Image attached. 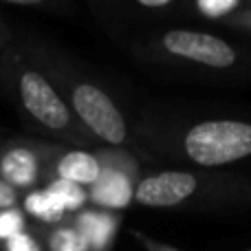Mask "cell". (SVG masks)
<instances>
[{"label":"cell","instance_id":"6da1fadb","mask_svg":"<svg viewBox=\"0 0 251 251\" xmlns=\"http://www.w3.org/2000/svg\"><path fill=\"white\" fill-rule=\"evenodd\" d=\"M132 152L172 168L229 170L251 161V117L148 110L132 124Z\"/></svg>","mask_w":251,"mask_h":251},{"label":"cell","instance_id":"7a4b0ae2","mask_svg":"<svg viewBox=\"0 0 251 251\" xmlns=\"http://www.w3.org/2000/svg\"><path fill=\"white\" fill-rule=\"evenodd\" d=\"M134 203L163 212H229L251 207V170L163 168L141 174Z\"/></svg>","mask_w":251,"mask_h":251},{"label":"cell","instance_id":"ac0fdd59","mask_svg":"<svg viewBox=\"0 0 251 251\" xmlns=\"http://www.w3.org/2000/svg\"><path fill=\"white\" fill-rule=\"evenodd\" d=\"M221 26L225 29H231V31H238V33H245V35H251V0L247 2V7L240 9L238 13L225 20Z\"/></svg>","mask_w":251,"mask_h":251},{"label":"cell","instance_id":"277c9868","mask_svg":"<svg viewBox=\"0 0 251 251\" xmlns=\"http://www.w3.org/2000/svg\"><path fill=\"white\" fill-rule=\"evenodd\" d=\"M0 82L16 108L35 128L57 139L60 146L86 150L88 146H95L93 137L75 119L51 77L35 64L18 40L0 53Z\"/></svg>","mask_w":251,"mask_h":251},{"label":"cell","instance_id":"ba28073f","mask_svg":"<svg viewBox=\"0 0 251 251\" xmlns=\"http://www.w3.org/2000/svg\"><path fill=\"white\" fill-rule=\"evenodd\" d=\"M100 159H97L95 150L60 146L49 165L47 181L60 178V181L75 183V185H82L88 190L100 178Z\"/></svg>","mask_w":251,"mask_h":251},{"label":"cell","instance_id":"3957f363","mask_svg":"<svg viewBox=\"0 0 251 251\" xmlns=\"http://www.w3.org/2000/svg\"><path fill=\"white\" fill-rule=\"evenodd\" d=\"M35 64L51 77L82 128L104 148H132V124L113 93L93 75L82 71L71 57L47 42H20Z\"/></svg>","mask_w":251,"mask_h":251},{"label":"cell","instance_id":"5bb4252c","mask_svg":"<svg viewBox=\"0 0 251 251\" xmlns=\"http://www.w3.org/2000/svg\"><path fill=\"white\" fill-rule=\"evenodd\" d=\"M29 218L22 212L20 205L16 207L0 209V245H4L7 240H11L13 236L22 234L25 229H29Z\"/></svg>","mask_w":251,"mask_h":251},{"label":"cell","instance_id":"9a60e30c","mask_svg":"<svg viewBox=\"0 0 251 251\" xmlns=\"http://www.w3.org/2000/svg\"><path fill=\"white\" fill-rule=\"evenodd\" d=\"M0 9L13 11H38V13H66L71 9L64 0H0Z\"/></svg>","mask_w":251,"mask_h":251},{"label":"cell","instance_id":"8fae6325","mask_svg":"<svg viewBox=\"0 0 251 251\" xmlns=\"http://www.w3.org/2000/svg\"><path fill=\"white\" fill-rule=\"evenodd\" d=\"M33 229L38 231L44 251H86V240L73 225L71 216L51 227L33 225Z\"/></svg>","mask_w":251,"mask_h":251},{"label":"cell","instance_id":"e0dca14e","mask_svg":"<svg viewBox=\"0 0 251 251\" xmlns=\"http://www.w3.org/2000/svg\"><path fill=\"white\" fill-rule=\"evenodd\" d=\"M130 236L137 240V245L143 251H183V249L174 247V245H170V243H163V240L152 238V236H148L146 231H141V229H132L130 231Z\"/></svg>","mask_w":251,"mask_h":251},{"label":"cell","instance_id":"2e32d148","mask_svg":"<svg viewBox=\"0 0 251 251\" xmlns=\"http://www.w3.org/2000/svg\"><path fill=\"white\" fill-rule=\"evenodd\" d=\"M0 251H44V247H42V240H40L38 231L31 225L29 229H25L22 234L13 236L11 240L0 245Z\"/></svg>","mask_w":251,"mask_h":251},{"label":"cell","instance_id":"d6986e66","mask_svg":"<svg viewBox=\"0 0 251 251\" xmlns=\"http://www.w3.org/2000/svg\"><path fill=\"white\" fill-rule=\"evenodd\" d=\"M20 199H22V194H18V192L11 190L7 183L0 181V209L16 207V205H20Z\"/></svg>","mask_w":251,"mask_h":251},{"label":"cell","instance_id":"52a82bcc","mask_svg":"<svg viewBox=\"0 0 251 251\" xmlns=\"http://www.w3.org/2000/svg\"><path fill=\"white\" fill-rule=\"evenodd\" d=\"M60 143L42 139L13 137L0 139V181L18 194L42 187L49 176V165Z\"/></svg>","mask_w":251,"mask_h":251},{"label":"cell","instance_id":"7c38bea8","mask_svg":"<svg viewBox=\"0 0 251 251\" xmlns=\"http://www.w3.org/2000/svg\"><path fill=\"white\" fill-rule=\"evenodd\" d=\"M44 190L53 196L60 209L66 216H73L79 209L88 207V190L82 185H75L69 181H60V178H53V181L44 183Z\"/></svg>","mask_w":251,"mask_h":251},{"label":"cell","instance_id":"8992f818","mask_svg":"<svg viewBox=\"0 0 251 251\" xmlns=\"http://www.w3.org/2000/svg\"><path fill=\"white\" fill-rule=\"evenodd\" d=\"M100 178L88 187V205L106 212H119L134 203V190L141 178V161L128 148H95Z\"/></svg>","mask_w":251,"mask_h":251},{"label":"cell","instance_id":"9c48e42d","mask_svg":"<svg viewBox=\"0 0 251 251\" xmlns=\"http://www.w3.org/2000/svg\"><path fill=\"white\" fill-rule=\"evenodd\" d=\"M73 225L86 240V251H113L117 243V234L122 229L124 214L106 212L97 207H84L71 216Z\"/></svg>","mask_w":251,"mask_h":251},{"label":"cell","instance_id":"ffe728a7","mask_svg":"<svg viewBox=\"0 0 251 251\" xmlns=\"http://www.w3.org/2000/svg\"><path fill=\"white\" fill-rule=\"evenodd\" d=\"M13 42H16V33H13L9 20L2 16V13H0V53H2L4 49L11 47Z\"/></svg>","mask_w":251,"mask_h":251},{"label":"cell","instance_id":"30bf717a","mask_svg":"<svg viewBox=\"0 0 251 251\" xmlns=\"http://www.w3.org/2000/svg\"><path fill=\"white\" fill-rule=\"evenodd\" d=\"M20 207H22V212L26 214V218H31L38 227H51V225H57V223L69 218L60 209V205L53 201V196L44 190V185L22 194Z\"/></svg>","mask_w":251,"mask_h":251},{"label":"cell","instance_id":"4fadbf2b","mask_svg":"<svg viewBox=\"0 0 251 251\" xmlns=\"http://www.w3.org/2000/svg\"><path fill=\"white\" fill-rule=\"evenodd\" d=\"M247 2L249 0H194V2H187V13L199 20L223 25L234 13L247 7Z\"/></svg>","mask_w":251,"mask_h":251},{"label":"cell","instance_id":"5b68a950","mask_svg":"<svg viewBox=\"0 0 251 251\" xmlns=\"http://www.w3.org/2000/svg\"><path fill=\"white\" fill-rule=\"evenodd\" d=\"M132 57L141 64L207 77L251 75V51L216 33L187 26H170L143 35L132 44Z\"/></svg>","mask_w":251,"mask_h":251}]
</instances>
